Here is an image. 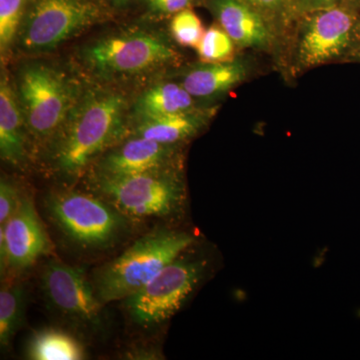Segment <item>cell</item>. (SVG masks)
<instances>
[{
	"label": "cell",
	"instance_id": "cell-1",
	"mask_svg": "<svg viewBox=\"0 0 360 360\" xmlns=\"http://www.w3.org/2000/svg\"><path fill=\"white\" fill-rule=\"evenodd\" d=\"M193 241L191 234L168 231H153L139 239L97 274V297L103 303L127 300L177 259Z\"/></svg>",
	"mask_w": 360,
	"mask_h": 360
},
{
	"label": "cell",
	"instance_id": "cell-2",
	"mask_svg": "<svg viewBox=\"0 0 360 360\" xmlns=\"http://www.w3.org/2000/svg\"><path fill=\"white\" fill-rule=\"evenodd\" d=\"M124 110V98L116 94H94L80 104L59 142L58 167L68 174L84 169L120 136Z\"/></svg>",
	"mask_w": 360,
	"mask_h": 360
},
{
	"label": "cell",
	"instance_id": "cell-3",
	"mask_svg": "<svg viewBox=\"0 0 360 360\" xmlns=\"http://www.w3.org/2000/svg\"><path fill=\"white\" fill-rule=\"evenodd\" d=\"M97 188L123 217H167L179 210L181 182L168 169L124 176L98 175Z\"/></svg>",
	"mask_w": 360,
	"mask_h": 360
},
{
	"label": "cell",
	"instance_id": "cell-4",
	"mask_svg": "<svg viewBox=\"0 0 360 360\" xmlns=\"http://www.w3.org/2000/svg\"><path fill=\"white\" fill-rule=\"evenodd\" d=\"M174 56V49L165 39L146 32L104 37L84 51L89 68L106 77H130L155 70Z\"/></svg>",
	"mask_w": 360,
	"mask_h": 360
},
{
	"label": "cell",
	"instance_id": "cell-5",
	"mask_svg": "<svg viewBox=\"0 0 360 360\" xmlns=\"http://www.w3.org/2000/svg\"><path fill=\"white\" fill-rule=\"evenodd\" d=\"M46 203L49 214L59 229L85 248H101L110 245L124 226L122 213L87 194L56 193Z\"/></svg>",
	"mask_w": 360,
	"mask_h": 360
},
{
	"label": "cell",
	"instance_id": "cell-6",
	"mask_svg": "<svg viewBox=\"0 0 360 360\" xmlns=\"http://www.w3.org/2000/svg\"><path fill=\"white\" fill-rule=\"evenodd\" d=\"M203 264L175 259L146 286L125 300L132 321L142 326H156L174 316L200 283Z\"/></svg>",
	"mask_w": 360,
	"mask_h": 360
},
{
	"label": "cell",
	"instance_id": "cell-7",
	"mask_svg": "<svg viewBox=\"0 0 360 360\" xmlns=\"http://www.w3.org/2000/svg\"><path fill=\"white\" fill-rule=\"evenodd\" d=\"M18 90L25 124L34 136L44 139L60 129L72 101L65 78L44 65L28 66L21 72Z\"/></svg>",
	"mask_w": 360,
	"mask_h": 360
},
{
	"label": "cell",
	"instance_id": "cell-8",
	"mask_svg": "<svg viewBox=\"0 0 360 360\" xmlns=\"http://www.w3.org/2000/svg\"><path fill=\"white\" fill-rule=\"evenodd\" d=\"M98 16L99 9L90 0H39L23 26L21 45L28 51L53 49Z\"/></svg>",
	"mask_w": 360,
	"mask_h": 360
},
{
	"label": "cell",
	"instance_id": "cell-9",
	"mask_svg": "<svg viewBox=\"0 0 360 360\" xmlns=\"http://www.w3.org/2000/svg\"><path fill=\"white\" fill-rule=\"evenodd\" d=\"M49 250L51 241L33 201L23 198L16 212L0 227L1 276L6 269H28Z\"/></svg>",
	"mask_w": 360,
	"mask_h": 360
},
{
	"label": "cell",
	"instance_id": "cell-10",
	"mask_svg": "<svg viewBox=\"0 0 360 360\" xmlns=\"http://www.w3.org/2000/svg\"><path fill=\"white\" fill-rule=\"evenodd\" d=\"M45 295L63 314L82 322L99 321L101 302L82 270L52 260L42 274Z\"/></svg>",
	"mask_w": 360,
	"mask_h": 360
},
{
	"label": "cell",
	"instance_id": "cell-11",
	"mask_svg": "<svg viewBox=\"0 0 360 360\" xmlns=\"http://www.w3.org/2000/svg\"><path fill=\"white\" fill-rule=\"evenodd\" d=\"M356 20L354 14L340 7L322 8L314 14L300 41L303 65L315 66L340 56L354 37Z\"/></svg>",
	"mask_w": 360,
	"mask_h": 360
},
{
	"label": "cell",
	"instance_id": "cell-12",
	"mask_svg": "<svg viewBox=\"0 0 360 360\" xmlns=\"http://www.w3.org/2000/svg\"><path fill=\"white\" fill-rule=\"evenodd\" d=\"M172 146L136 136L104 156L99 163L98 175L124 176L167 169Z\"/></svg>",
	"mask_w": 360,
	"mask_h": 360
},
{
	"label": "cell",
	"instance_id": "cell-13",
	"mask_svg": "<svg viewBox=\"0 0 360 360\" xmlns=\"http://www.w3.org/2000/svg\"><path fill=\"white\" fill-rule=\"evenodd\" d=\"M241 0H214L213 9L224 30L234 44L260 47L269 41V32L258 13Z\"/></svg>",
	"mask_w": 360,
	"mask_h": 360
},
{
	"label": "cell",
	"instance_id": "cell-14",
	"mask_svg": "<svg viewBox=\"0 0 360 360\" xmlns=\"http://www.w3.org/2000/svg\"><path fill=\"white\" fill-rule=\"evenodd\" d=\"M25 118L20 101L7 78L0 82V155L11 165H20L25 158Z\"/></svg>",
	"mask_w": 360,
	"mask_h": 360
},
{
	"label": "cell",
	"instance_id": "cell-15",
	"mask_svg": "<svg viewBox=\"0 0 360 360\" xmlns=\"http://www.w3.org/2000/svg\"><path fill=\"white\" fill-rule=\"evenodd\" d=\"M245 65L239 61L208 63L189 71L182 80L193 97H212L224 94L243 82Z\"/></svg>",
	"mask_w": 360,
	"mask_h": 360
},
{
	"label": "cell",
	"instance_id": "cell-16",
	"mask_svg": "<svg viewBox=\"0 0 360 360\" xmlns=\"http://www.w3.org/2000/svg\"><path fill=\"white\" fill-rule=\"evenodd\" d=\"M193 98L182 84H161L142 94L136 110L141 120L189 112L193 108Z\"/></svg>",
	"mask_w": 360,
	"mask_h": 360
},
{
	"label": "cell",
	"instance_id": "cell-17",
	"mask_svg": "<svg viewBox=\"0 0 360 360\" xmlns=\"http://www.w3.org/2000/svg\"><path fill=\"white\" fill-rule=\"evenodd\" d=\"M202 124V120L189 112L177 113L158 116V117L144 118L136 127V136L144 137L160 142V143L174 146L177 142L184 141L196 134Z\"/></svg>",
	"mask_w": 360,
	"mask_h": 360
},
{
	"label": "cell",
	"instance_id": "cell-18",
	"mask_svg": "<svg viewBox=\"0 0 360 360\" xmlns=\"http://www.w3.org/2000/svg\"><path fill=\"white\" fill-rule=\"evenodd\" d=\"M28 359L34 360H80L85 357L82 343L65 331L49 328L37 331L27 345Z\"/></svg>",
	"mask_w": 360,
	"mask_h": 360
},
{
	"label": "cell",
	"instance_id": "cell-19",
	"mask_svg": "<svg viewBox=\"0 0 360 360\" xmlns=\"http://www.w3.org/2000/svg\"><path fill=\"white\" fill-rule=\"evenodd\" d=\"M25 291L20 283H9L0 290V343L7 347L21 324Z\"/></svg>",
	"mask_w": 360,
	"mask_h": 360
},
{
	"label": "cell",
	"instance_id": "cell-20",
	"mask_svg": "<svg viewBox=\"0 0 360 360\" xmlns=\"http://www.w3.org/2000/svg\"><path fill=\"white\" fill-rule=\"evenodd\" d=\"M196 49L206 63H222L229 61L233 54L234 42L221 27L212 26L206 30Z\"/></svg>",
	"mask_w": 360,
	"mask_h": 360
},
{
	"label": "cell",
	"instance_id": "cell-21",
	"mask_svg": "<svg viewBox=\"0 0 360 360\" xmlns=\"http://www.w3.org/2000/svg\"><path fill=\"white\" fill-rule=\"evenodd\" d=\"M27 0H0V49L8 51L20 28Z\"/></svg>",
	"mask_w": 360,
	"mask_h": 360
},
{
	"label": "cell",
	"instance_id": "cell-22",
	"mask_svg": "<svg viewBox=\"0 0 360 360\" xmlns=\"http://www.w3.org/2000/svg\"><path fill=\"white\" fill-rule=\"evenodd\" d=\"M170 32L179 44L191 47H198L205 32L198 16L187 8L175 14Z\"/></svg>",
	"mask_w": 360,
	"mask_h": 360
},
{
	"label": "cell",
	"instance_id": "cell-23",
	"mask_svg": "<svg viewBox=\"0 0 360 360\" xmlns=\"http://www.w3.org/2000/svg\"><path fill=\"white\" fill-rule=\"evenodd\" d=\"M23 198L20 191L11 182L1 179L0 182V225L11 219L21 205Z\"/></svg>",
	"mask_w": 360,
	"mask_h": 360
},
{
	"label": "cell",
	"instance_id": "cell-24",
	"mask_svg": "<svg viewBox=\"0 0 360 360\" xmlns=\"http://www.w3.org/2000/svg\"><path fill=\"white\" fill-rule=\"evenodd\" d=\"M191 1L193 0H161V1L156 2L150 6L156 13H177L186 9Z\"/></svg>",
	"mask_w": 360,
	"mask_h": 360
},
{
	"label": "cell",
	"instance_id": "cell-25",
	"mask_svg": "<svg viewBox=\"0 0 360 360\" xmlns=\"http://www.w3.org/2000/svg\"><path fill=\"white\" fill-rule=\"evenodd\" d=\"M248 6L266 11H276L288 2V0H241Z\"/></svg>",
	"mask_w": 360,
	"mask_h": 360
},
{
	"label": "cell",
	"instance_id": "cell-26",
	"mask_svg": "<svg viewBox=\"0 0 360 360\" xmlns=\"http://www.w3.org/2000/svg\"><path fill=\"white\" fill-rule=\"evenodd\" d=\"M302 1L305 6L322 9L335 6V4L338 0H302Z\"/></svg>",
	"mask_w": 360,
	"mask_h": 360
},
{
	"label": "cell",
	"instance_id": "cell-27",
	"mask_svg": "<svg viewBox=\"0 0 360 360\" xmlns=\"http://www.w3.org/2000/svg\"><path fill=\"white\" fill-rule=\"evenodd\" d=\"M161 1V0H148L149 6L156 4V2Z\"/></svg>",
	"mask_w": 360,
	"mask_h": 360
},
{
	"label": "cell",
	"instance_id": "cell-28",
	"mask_svg": "<svg viewBox=\"0 0 360 360\" xmlns=\"http://www.w3.org/2000/svg\"><path fill=\"white\" fill-rule=\"evenodd\" d=\"M127 0H115V4H123L124 2H127Z\"/></svg>",
	"mask_w": 360,
	"mask_h": 360
}]
</instances>
